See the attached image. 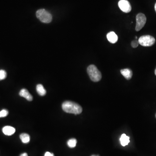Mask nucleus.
Listing matches in <instances>:
<instances>
[{
    "instance_id": "nucleus-20",
    "label": "nucleus",
    "mask_w": 156,
    "mask_h": 156,
    "mask_svg": "<svg viewBox=\"0 0 156 156\" xmlns=\"http://www.w3.org/2000/svg\"><path fill=\"white\" fill-rule=\"evenodd\" d=\"M154 8H155V11H156V4H155V6H154Z\"/></svg>"
},
{
    "instance_id": "nucleus-2",
    "label": "nucleus",
    "mask_w": 156,
    "mask_h": 156,
    "mask_svg": "<svg viewBox=\"0 0 156 156\" xmlns=\"http://www.w3.org/2000/svg\"><path fill=\"white\" fill-rule=\"evenodd\" d=\"M87 73L90 79L93 82H99L101 79V73L95 65L89 66L87 68Z\"/></svg>"
},
{
    "instance_id": "nucleus-6",
    "label": "nucleus",
    "mask_w": 156,
    "mask_h": 156,
    "mask_svg": "<svg viewBox=\"0 0 156 156\" xmlns=\"http://www.w3.org/2000/svg\"><path fill=\"white\" fill-rule=\"evenodd\" d=\"M118 5L120 9L124 12L128 13L131 11V5L127 0H120Z\"/></svg>"
},
{
    "instance_id": "nucleus-4",
    "label": "nucleus",
    "mask_w": 156,
    "mask_h": 156,
    "mask_svg": "<svg viewBox=\"0 0 156 156\" xmlns=\"http://www.w3.org/2000/svg\"><path fill=\"white\" fill-rule=\"evenodd\" d=\"M139 44L143 46H152L155 42L154 37L150 35H145L141 36L139 39Z\"/></svg>"
},
{
    "instance_id": "nucleus-7",
    "label": "nucleus",
    "mask_w": 156,
    "mask_h": 156,
    "mask_svg": "<svg viewBox=\"0 0 156 156\" xmlns=\"http://www.w3.org/2000/svg\"><path fill=\"white\" fill-rule=\"evenodd\" d=\"M19 95L21 96L24 98L29 101H31L33 100V96L26 89H23L21 90L20 91Z\"/></svg>"
},
{
    "instance_id": "nucleus-19",
    "label": "nucleus",
    "mask_w": 156,
    "mask_h": 156,
    "mask_svg": "<svg viewBox=\"0 0 156 156\" xmlns=\"http://www.w3.org/2000/svg\"><path fill=\"white\" fill-rule=\"evenodd\" d=\"M20 156H28V154H27L26 153H22V154L20 155Z\"/></svg>"
},
{
    "instance_id": "nucleus-21",
    "label": "nucleus",
    "mask_w": 156,
    "mask_h": 156,
    "mask_svg": "<svg viewBox=\"0 0 156 156\" xmlns=\"http://www.w3.org/2000/svg\"><path fill=\"white\" fill-rule=\"evenodd\" d=\"M100 156L99 155H92V156Z\"/></svg>"
},
{
    "instance_id": "nucleus-22",
    "label": "nucleus",
    "mask_w": 156,
    "mask_h": 156,
    "mask_svg": "<svg viewBox=\"0 0 156 156\" xmlns=\"http://www.w3.org/2000/svg\"><path fill=\"white\" fill-rule=\"evenodd\" d=\"M155 75H156V69H155Z\"/></svg>"
},
{
    "instance_id": "nucleus-9",
    "label": "nucleus",
    "mask_w": 156,
    "mask_h": 156,
    "mask_svg": "<svg viewBox=\"0 0 156 156\" xmlns=\"http://www.w3.org/2000/svg\"><path fill=\"white\" fill-rule=\"evenodd\" d=\"M15 129L13 127L10 126L4 127L2 129L3 133L6 135L11 136L15 132Z\"/></svg>"
},
{
    "instance_id": "nucleus-18",
    "label": "nucleus",
    "mask_w": 156,
    "mask_h": 156,
    "mask_svg": "<svg viewBox=\"0 0 156 156\" xmlns=\"http://www.w3.org/2000/svg\"><path fill=\"white\" fill-rule=\"evenodd\" d=\"M44 156H54V154L51 153L49 152H46L45 153Z\"/></svg>"
},
{
    "instance_id": "nucleus-8",
    "label": "nucleus",
    "mask_w": 156,
    "mask_h": 156,
    "mask_svg": "<svg viewBox=\"0 0 156 156\" xmlns=\"http://www.w3.org/2000/svg\"><path fill=\"white\" fill-rule=\"evenodd\" d=\"M108 40L112 44H115L118 40V36L114 32H110L107 35Z\"/></svg>"
},
{
    "instance_id": "nucleus-11",
    "label": "nucleus",
    "mask_w": 156,
    "mask_h": 156,
    "mask_svg": "<svg viewBox=\"0 0 156 156\" xmlns=\"http://www.w3.org/2000/svg\"><path fill=\"white\" fill-rule=\"evenodd\" d=\"M120 141L121 145L122 146H125L129 143V136H127L125 134H122L120 138Z\"/></svg>"
},
{
    "instance_id": "nucleus-5",
    "label": "nucleus",
    "mask_w": 156,
    "mask_h": 156,
    "mask_svg": "<svg viewBox=\"0 0 156 156\" xmlns=\"http://www.w3.org/2000/svg\"><path fill=\"white\" fill-rule=\"evenodd\" d=\"M146 21V17L143 13H139L136 15V31H140L145 26Z\"/></svg>"
},
{
    "instance_id": "nucleus-3",
    "label": "nucleus",
    "mask_w": 156,
    "mask_h": 156,
    "mask_svg": "<svg viewBox=\"0 0 156 156\" xmlns=\"http://www.w3.org/2000/svg\"><path fill=\"white\" fill-rule=\"evenodd\" d=\"M36 16L42 22L44 23H49L52 20V16L51 13L45 9H41L38 10L36 12Z\"/></svg>"
},
{
    "instance_id": "nucleus-1",
    "label": "nucleus",
    "mask_w": 156,
    "mask_h": 156,
    "mask_svg": "<svg viewBox=\"0 0 156 156\" xmlns=\"http://www.w3.org/2000/svg\"><path fill=\"white\" fill-rule=\"evenodd\" d=\"M62 106L63 111L68 113L80 114L83 111L82 107L80 105L69 101L63 102Z\"/></svg>"
},
{
    "instance_id": "nucleus-16",
    "label": "nucleus",
    "mask_w": 156,
    "mask_h": 156,
    "mask_svg": "<svg viewBox=\"0 0 156 156\" xmlns=\"http://www.w3.org/2000/svg\"><path fill=\"white\" fill-rule=\"evenodd\" d=\"M8 114V111L6 109H3L0 112V118L6 117Z\"/></svg>"
},
{
    "instance_id": "nucleus-17",
    "label": "nucleus",
    "mask_w": 156,
    "mask_h": 156,
    "mask_svg": "<svg viewBox=\"0 0 156 156\" xmlns=\"http://www.w3.org/2000/svg\"><path fill=\"white\" fill-rule=\"evenodd\" d=\"M139 44V41H137V40H133V41H132V42H131V46H132L133 48H136V47H138Z\"/></svg>"
},
{
    "instance_id": "nucleus-13",
    "label": "nucleus",
    "mask_w": 156,
    "mask_h": 156,
    "mask_svg": "<svg viewBox=\"0 0 156 156\" xmlns=\"http://www.w3.org/2000/svg\"><path fill=\"white\" fill-rule=\"evenodd\" d=\"M20 138L22 142L24 144H28L30 141V136L26 133H23L20 135Z\"/></svg>"
},
{
    "instance_id": "nucleus-12",
    "label": "nucleus",
    "mask_w": 156,
    "mask_h": 156,
    "mask_svg": "<svg viewBox=\"0 0 156 156\" xmlns=\"http://www.w3.org/2000/svg\"><path fill=\"white\" fill-rule=\"evenodd\" d=\"M36 91L37 93L40 96H44L46 94V90L42 85L38 84L36 85Z\"/></svg>"
},
{
    "instance_id": "nucleus-10",
    "label": "nucleus",
    "mask_w": 156,
    "mask_h": 156,
    "mask_svg": "<svg viewBox=\"0 0 156 156\" xmlns=\"http://www.w3.org/2000/svg\"><path fill=\"white\" fill-rule=\"evenodd\" d=\"M121 73L124 77L128 80H129L132 78L133 75L132 71L129 69H122L121 70Z\"/></svg>"
},
{
    "instance_id": "nucleus-15",
    "label": "nucleus",
    "mask_w": 156,
    "mask_h": 156,
    "mask_svg": "<svg viewBox=\"0 0 156 156\" xmlns=\"http://www.w3.org/2000/svg\"><path fill=\"white\" fill-rule=\"evenodd\" d=\"M7 73L3 69L0 70V80H4L6 78Z\"/></svg>"
},
{
    "instance_id": "nucleus-14",
    "label": "nucleus",
    "mask_w": 156,
    "mask_h": 156,
    "mask_svg": "<svg viewBox=\"0 0 156 156\" xmlns=\"http://www.w3.org/2000/svg\"><path fill=\"white\" fill-rule=\"evenodd\" d=\"M67 145L70 148H74L76 146L77 144V140L75 139H71L67 141Z\"/></svg>"
},
{
    "instance_id": "nucleus-23",
    "label": "nucleus",
    "mask_w": 156,
    "mask_h": 156,
    "mask_svg": "<svg viewBox=\"0 0 156 156\" xmlns=\"http://www.w3.org/2000/svg\"></svg>"
}]
</instances>
